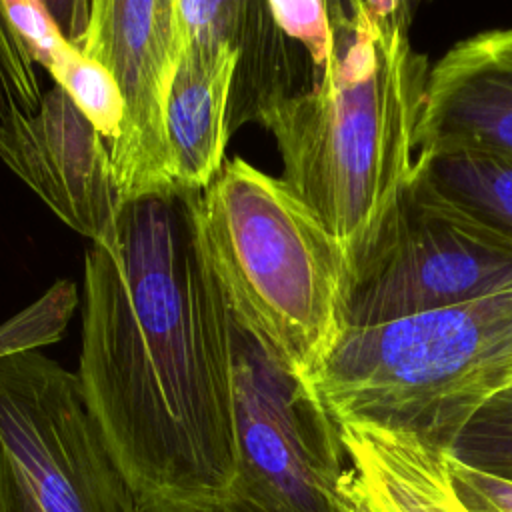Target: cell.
<instances>
[{"label": "cell", "mask_w": 512, "mask_h": 512, "mask_svg": "<svg viewBox=\"0 0 512 512\" xmlns=\"http://www.w3.org/2000/svg\"><path fill=\"white\" fill-rule=\"evenodd\" d=\"M236 472L222 512H340L346 456L306 380L234 334Z\"/></svg>", "instance_id": "cell-7"}, {"label": "cell", "mask_w": 512, "mask_h": 512, "mask_svg": "<svg viewBox=\"0 0 512 512\" xmlns=\"http://www.w3.org/2000/svg\"><path fill=\"white\" fill-rule=\"evenodd\" d=\"M414 172L486 224L512 234V156L460 148L416 158Z\"/></svg>", "instance_id": "cell-15"}, {"label": "cell", "mask_w": 512, "mask_h": 512, "mask_svg": "<svg viewBox=\"0 0 512 512\" xmlns=\"http://www.w3.org/2000/svg\"><path fill=\"white\" fill-rule=\"evenodd\" d=\"M512 288V234L414 172L372 254L352 278L344 328L372 326Z\"/></svg>", "instance_id": "cell-6"}, {"label": "cell", "mask_w": 512, "mask_h": 512, "mask_svg": "<svg viewBox=\"0 0 512 512\" xmlns=\"http://www.w3.org/2000/svg\"><path fill=\"white\" fill-rule=\"evenodd\" d=\"M412 14L406 0L330 2L328 64L260 122L276 140L280 178L338 244L350 282L416 166L430 64L412 48Z\"/></svg>", "instance_id": "cell-2"}, {"label": "cell", "mask_w": 512, "mask_h": 512, "mask_svg": "<svg viewBox=\"0 0 512 512\" xmlns=\"http://www.w3.org/2000/svg\"><path fill=\"white\" fill-rule=\"evenodd\" d=\"M448 468L454 488L470 512H512V482L470 470L450 456Z\"/></svg>", "instance_id": "cell-20"}, {"label": "cell", "mask_w": 512, "mask_h": 512, "mask_svg": "<svg viewBox=\"0 0 512 512\" xmlns=\"http://www.w3.org/2000/svg\"><path fill=\"white\" fill-rule=\"evenodd\" d=\"M0 162L90 246L112 248L122 196L104 136L52 86L30 116L0 122Z\"/></svg>", "instance_id": "cell-9"}, {"label": "cell", "mask_w": 512, "mask_h": 512, "mask_svg": "<svg viewBox=\"0 0 512 512\" xmlns=\"http://www.w3.org/2000/svg\"><path fill=\"white\" fill-rule=\"evenodd\" d=\"M208 264L234 324L306 380L344 328L348 264L282 178L224 160L198 194Z\"/></svg>", "instance_id": "cell-3"}, {"label": "cell", "mask_w": 512, "mask_h": 512, "mask_svg": "<svg viewBox=\"0 0 512 512\" xmlns=\"http://www.w3.org/2000/svg\"><path fill=\"white\" fill-rule=\"evenodd\" d=\"M4 6L32 60L46 68L54 86L62 88L104 140L112 142L124 110L112 74L70 42L46 2L4 0Z\"/></svg>", "instance_id": "cell-14"}, {"label": "cell", "mask_w": 512, "mask_h": 512, "mask_svg": "<svg viewBox=\"0 0 512 512\" xmlns=\"http://www.w3.org/2000/svg\"><path fill=\"white\" fill-rule=\"evenodd\" d=\"M198 194L126 202L116 244L84 256L76 376L146 512H222L236 472V324Z\"/></svg>", "instance_id": "cell-1"}, {"label": "cell", "mask_w": 512, "mask_h": 512, "mask_svg": "<svg viewBox=\"0 0 512 512\" xmlns=\"http://www.w3.org/2000/svg\"><path fill=\"white\" fill-rule=\"evenodd\" d=\"M460 148L512 156V26L476 32L430 66L416 158Z\"/></svg>", "instance_id": "cell-10"}, {"label": "cell", "mask_w": 512, "mask_h": 512, "mask_svg": "<svg viewBox=\"0 0 512 512\" xmlns=\"http://www.w3.org/2000/svg\"><path fill=\"white\" fill-rule=\"evenodd\" d=\"M512 376V288L372 326L342 328L306 378L336 424L408 432L448 452Z\"/></svg>", "instance_id": "cell-4"}, {"label": "cell", "mask_w": 512, "mask_h": 512, "mask_svg": "<svg viewBox=\"0 0 512 512\" xmlns=\"http://www.w3.org/2000/svg\"><path fill=\"white\" fill-rule=\"evenodd\" d=\"M508 384H512V376H510V380H508ZM508 384H506V386H508Z\"/></svg>", "instance_id": "cell-22"}, {"label": "cell", "mask_w": 512, "mask_h": 512, "mask_svg": "<svg viewBox=\"0 0 512 512\" xmlns=\"http://www.w3.org/2000/svg\"><path fill=\"white\" fill-rule=\"evenodd\" d=\"M276 26L296 42L312 70H324L334 48L330 2L324 0H268Z\"/></svg>", "instance_id": "cell-19"}, {"label": "cell", "mask_w": 512, "mask_h": 512, "mask_svg": "<svg viewBox=\"0 0 512 512\" xmlns=\"http://www.w3.org/2000/svg\"><path fill=\"white\" fill-rule=\"evenodd\" d=\"M336 426L346 468L382 512H470L454 488L446 452L400 430Z\"/></svg>", "instance_id": "cell-12"}, {"label": "cell", "mask_w": 512, "mask_h": 512, "mask_svg": "<svg viewBox=\"0 0 512 512\" xmlns=\"http://www.w3.org/2000/svg\"><path fill=\"white\" fill-rule=\"evenodd\" d=\"M446 454L470 470L512 482V384L470 416Z\"/></svg>", "instance_id": "cell-16"}, {"label": "cell", "mask_w": 512, "mask_h": 512, "mask_svg": "<svg viewBox=\"0 0 512 512\" xmlns=\"http://www.w3.org/2000/svg\"><path fill=\"white\" fill-rule=\"evenodd\" d=\"M338 496H340V512H382L374 502L368 498L364 488L358 484V480L352 476L348 468H344V474L338 484Z\"/></svg>", "instance_id": "cell-21"}, {"label": "cell", "mask_w": 512, "mask_h": 512, "mask_svg": "<svg viewBox=\"0 0 512 512\" xmlns=\"http://www.w3.org/2000/svg\"><path fill=\"white\" fill-rule=\"evenodd\" d=\"M78 306V286L66 278L56 280L40 298L0 324V358L58 342Z\"/></svg>", "instance_id": "cell-17"}, {"label": "cell", "mask_w": 512, "mask_h": 512, "mask_svg": "<svg viewBox=\"0 0 512 512\" xmlns=\"http://www.w3.org/2000/svg\"><path fill=\"white\" fill-rule=\"evenodd\" d=\"M178 0H92L76 46L114 78L124 110L110 160L122 202L174 190L168 102L184 52Z\"/></svg>", "instance_id": "cell-8"}, {"label": "cell", "mask_w": 512, "mask_h": 512, "mask_svg": "<svg viewBox=\"0 0 512 512\" xmlns=\"http://www.w3.org/2000/svg\"><path fill=\"white\" fill-rule=\"evenodd\" d=\"M186 28L184 52L168 102L172 182L206 190L224 164L230 140V94L238 52L206 12L204 0H178Z\"/></svg>", "instance_id": "cell-11"}, {"label": "cell", "mask_w": 512, "mask_h": 512, "mask_svg": "<svg viewBox=\"0 0 512 512\" xmlns=\"http://www.w3.org/2000/svg\"><path fill=\"white\" fill-rule=\"evenodd\" d=\"M0 512H146L76 372L42 350L0 358Z\"/></svg>", "instance_id": "cell-5"}, {"label": "cell", "mask_w": 512, "mask_h": 512, "mask_svg": "<svg viewBox=\"0 0 512 512\" xmlns=\"http://www.w3.org/2000/svg\"><path fill=\"white\" fill-rule=\"evenodd\" d=\"M206 12L238 52L230 94V134L260 124L282 100L302 90L292 40L276 26L268 0H204Z\"/></svg>", "instance_id": "cell-13"}, {"label": "cell", "mask_w": 512, "mask_h": 512, "mask_svg": "<svg viewBox=\"0 0 512 512\" xmlns=\"http://www.w3.org/2000/svg\"><path fill=\"white\" fill-rule=\"evenodd\" d=\"M42 96L36 62L0 0V122L34 114Z\"/></svg>", "instance_id": "cell-18"}]
</instances>
